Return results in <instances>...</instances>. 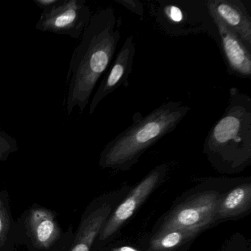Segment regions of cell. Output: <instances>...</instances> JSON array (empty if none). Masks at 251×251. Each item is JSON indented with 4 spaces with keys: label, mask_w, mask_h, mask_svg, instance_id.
I'll use <instances>...</instances> for the list:
<instances>
[{
    "label": "cell",
    "mask_w": 251,
    "mask_h": 251,
    "mask_svg": "<svg viewBox=\"0 0 251 251\" xmlns=\"http://www.w3.org/2000/svg\"><path fill=\"white\" fill-rule=\"evenodd\" d=\"M120 22L112 7L92 15L74 50L67 74L66 111L71 115L75 108L83 114L92 92L115 55L121 37Z\"/></svg>",
    "instance_id": "cell-1"
},
{
    "label": "cell",
    "mask_w": 251,
    "mask_h": 251,
    "mask_svg": "<svg viewBox=\"0 0 251 251\" xmlns=\"http://www.w3.org/2000/svg\"><path fill=\"white\" fill-rule=\"evenodd\" d=\"M203 153L220 173H238L251 164V98L238 88H230L227 107L204 141Z\"/></svg>",
    "instance_id": "cell-2"
},
{
    "label": "cell",
    "mask_w": 251,
    "mask_h": 251,
    "mask_svg": "<svg viewBox=\"0 0 251 251\" xmlns=\"http://www.w3.org/2000/svg\"><path fill=\"white\" fill-rule=\"evenodd\" d=\"M191 108L180 101H170L142 117L110 141L102 151L99 164L103 168L127 170L154 144L173 132Z\"/></svg>",
    "instance_id": "cell-3"
},
{
    "label": "cell",
    "mask_w": 251,
    "mask_h": 251,
    "mask_svg": "<svg viewBox=\"0 0 251 251\" xmlns=\"http://www.w3.org/2000/svg\"><path fill=\"white\" fill-rule=\"evenodd\" d=\"M151 14L163 33L170 36L206 33L217 43L214 22L201 0H157L151 5Z\"/></svg>",
    "instance_id": "cell-4"
},
{
    "label": "cell",
    "mask_w": 251,
    "mask_h": 251,
    "mask_svg": "<svg viewBox=\"0 0 251 251\" xmlns=\"http://www.w3.org/2000/svg\"><path fill=\"white\" fill-rule=\"evenodd\" d=\"M221 195L220 192L208 190L189 197L164 216L157 231L172 228L205 230L216 223V207Z\"/></svg>",
    "instance_id": "cell-5"
},
{
    "label": "cell",
    "mask_w": 251,
    "mask_h": 251,
    "mask_svg": "<svg viewBox=\"0 0 251 251\" xmlns=\"http://www.w3.org/2000/svg\"><path fill=\"white\" fill-rule=\"evenodd\" d=\"M92 17L86 0H61L50 9L42 11L36 28L80 39Z\"/></svg>",
    "instance_id": "cell-6"
},
{
    "label": "cell",
    "mask_w": 251,
    "mask_h": 251,
    "mask_svg": "<svg viewBox=\"0 0 251 251\" xmlns=\"http://www.w3.org/2000/svg\"><path fill=\"white\" fill-rule=\"evenodd\" d=\"M166 173L167 166H158L130 191L127 198L111 212L105 222L100 233L101 240H105L113 236L132 217L162 181Z\"/></svg>",
    "instance_id": "cell-7"
},
{
    "label": "cell",
    "mask_w": 251,
    "mask_h": 251,
    "mask_svg": "<svg viewBox=\"0 0 251 251\" xmlns=\"http://www.w3.org/2000/svg\"><path fill=\"white\" fill-rule=\"evenodd\" d=\"M206 6L215 25L217 44L220 46L227 72L236 77L250 78L251 76V50L207 4Z\"/></svg>",
    "instance_id": "cell-8"
},
{
    "label": "cell",
    "mask_w": 251,
    "mask_h": 251,
    "mask_svg": "<svg viewBox=\"0 0 251 251\" xmlns=\"http://www.w3.org/2000/svg\"><path fill=\"white\" fill-rule=\"evenodd\" d=\"M135 53L136 46L134 37L130 36L125 41L109 71L104 77L98 90L95 92L89 105V115L92 116L94 114L98 105L101 101L103 100L104 98L127 83L133 70Z\"/></svg>",
    "instance_id": "cell-9"
},
{
    "label": "cell",
    "mask_w": 251,
    "mask_h": 251,
    "mask_svg": "<svg viewBox=\"0 0 251 251\" xmlns=\"http://www.w3.org/2000/svg\"><path fill=\"white\" fill-rule=\"evenodd\" d=\"M248 0H207L219 18L251 50V12Z\"/></svg>",
    "instance_id": "cell-10"
},
{
    "label": "cell",
    "mask_w": 251,
    "mask_h": 251,
    "mask_svg": "<svg viewBox=\"0 0 251 251\" xmlns=\"http://www.w3.org/2000/svg\"><path fill=\"white\" fill-rule=\"evenodd\" d=\"M251 206V184L247 182L222 194L216 207V223L239 218L249 211Z\"/></svg>",
    "instance_id": "cell-11"
},
{
    "label": "cell",
    "mask_w": 251,
    "mask_h": 251,
    "mask_svg": "<svg viewBox=\"0 0 251 251\" xmlns=\"http://www.w3.org/2000/svg\"><path fill=\"white\" fill-rule=\"evenodd\" d=\"M112 212L110 204H102L82 221L75 240L70 251H90L91 247L100 233L105 222Z\"/></svg>",
    "instance_id": "cell-12"
},
{
    "label": "cell",
    "mask_w": 251,
    "mask_h": 251,
    "mask_svg": "<svg viewBox=\"0 0 251 251\" xmlns=\"http://www.w3.org/2000/svg\"><path fill=\"white\" fill-rule=\"evenodd\" d=\"M28 224L33 241L41 248H50L59 237V227L53 214L45 208L33 210Z\"/></svg>",
    "instance_id": "cell-13"
},
{
    "label": "cell",
    "mask_w": 251,
    "mask_h": 251,
    "mask_svg": "<svg viewBox=\"0 0 251 251\" xmlns=\"http://www.w3.org/2000/svg\"><path fill=\"white\" fill-rule=\"evenodd\" d=\"M201 229L172 228L158 230L150 242V251H177L189 245L200 233Z\"/></svg>",
    "instance_id": "cell-14"
},
{
    "label": "cell",
    "mask_w": 251,
    "mask_h": 251,
    "mask_svg": "<svg viewBox=\"0 0 251 251\" xmlns=\"http://www.w3.org/2000/svg\"><path fill=\"white\" fill-rule=\"evenodd\" d=\"M18 150L17 139L0 127V160H5L10 154Z\"/></svg>",
    "instance_id": "cell-15"
},
{
    "label": "cell",
    "mask_w": 251,
    "mask_h": 251,
    "mask_svg": "<svg viewBox=\"0 0 251 251\" xmlns=\"http://www.w3.org/2000/svg\"><path fill=\"white\" fill-rule=\"evenodd\" d=\"M9 229V219L6 208L0 199V244H2L5 240L7 233Z\"/></svg>",
    "instance_id": "cell-16"
},
{
    "label": "cell",
    "mask_w": 251,
    "mask_h": 251,
    "mask_svg": "<svg viewBox=\"0 0 251 251\" xmlns=\"http://www.w3.org/2000/svg\"><path fill=\"white\" fill-rule=\"evenodd\" d=\"M114 1L139 17H142L145 14L143 5L140 1L138 0H114Z\"/></svg>",
    "instance_id": "cell-17"
},
{
    "label": "cell",
    "mask_w": 251,
    "mask_h": 251,
    "mask_svg": "<svg viewBox=\"0 0 251 251\" xmlns=\"http://www.w3.org/2000/svg\"><path fill=\"white\" fill-rule=\"evenodd\" d=\"M61 0H33V2L39 8H42V11H48L58 3Z\"/></svg>",
    "instance_id": "cell-18"
},
{
    "label": "cell",
    "mask_w": 251,
    "mask_h": 251,
    "mask_svg": "<svg viewBox=\"0 0 251 251\" xmlns=\"http://www.w3.org/2000/svg\"><path fill=\"white\" fill-rule=\"evenodd\" d=\"M117 251H139L137 250L134 249V248H131V247L125 246L121 247L117 250Z\"/></svg>",
    "instance_id": "cell-19"
}]
</instances>
